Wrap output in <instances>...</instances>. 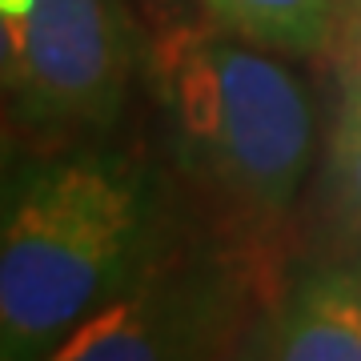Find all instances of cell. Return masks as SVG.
<instances>
[{
	"instance_id": "cell-8",
	"label": "cell",
	"mask_w": 361,
	"mask_h": 361,
	"mask_svg": "<svg viewBox=\"0 0 361 361\" xmlns=\"http://www.w3.org/2000/svg\"><path fill=\"white\" fill-rule=\"evenodd\" d=\"M337 73L345 104H361V0H345V13L337 25Z\"/></svg>"
},
{
	"instance_id": "cell-7",
	"label": "cell",
	"mask_w": 361,
	"mask_h": 361,
	"mask_svg": "<svg viewBox=\"0 0 361 361\" xmlns=\"http://www.w3.org/2000/svg\"><path fill=\"white\" fill-rule=\"evenodd\" d=\"M334 180L353 221H361V104H341L334 137Z\"/></svg>"
},
{
	"instance_id": "cell-1",
	"label": "cell",
	"mask_w": 361,
	"mask_h": 361,
	"mask_svg": "<svg viewBox=\"0 0 361 361\" xmlns=\"http://www.w3.org/2000/svg\"><path fill=\"white\" fill-rule=\"evenodd\" d=\"M161 193L141 157L97 141L20 161L0 201V361L65 337L157 265Z\"/></svg>"
},
{
	"instance_id": "cell-3",
	"label": "cell",
	"mask_w": 361,
	"mask_h": 361,
	"mask_svg": "<svg viewBox=\"0 0 361 361\" xmlns=\"http://www.w3.org/2000/svg\"><path fill=\"white\" fill-rule=\"evenodd\" d=\"M0 20L16 52V129L97 141L121 121L141 61L121 0H0Z\"/></svg>"
},
{
	"instance_id": "cell-10",
	"label": "cell",
	"mask_w": 361,
	"mask_h": 361,
	"mask_svg": "<svg viewBox=\"0 0 361 361\" xmlns=\"http://www.w3.org/2000/svg\"><path fill=\"white\" fill-rule=\"evenodd\" d=\"M13 89H16V52H13V37L0 20V104L8 109L13 101Z\"/></svg>"
},
{
	"instance_id": "cell-4",
	"label": "cell",
	"mask_w": 361,
	"mask_h": 361,
	"mask_svg": "<svg viewBox=\"0 0 361 361\" xmlns=\"http://www.w3.org/2000/svg\"><path fill=\"white\" fill-rule=\"evenodd\" d=\"M221 322V301L209 281L153 277L145 269L121 297L77 325L56 349V361H153L201 353Z\"/></svg>"
},
{
	"instance_id": "cell-6",
	"label": "cell",
	"mask_w": 361,
	"mask_h": 361,
	"mask_svg": "<svg viewBox=\"0 0 361 361\" xmlns=\"http://www.w3.org/2000/svg\"><path fill=\"white\" fill-rule=\"evenodd\" d=\"M209 25L281 56H313L334 44L345 0H201Z\"/></svg>"
},
{
	"instance_id": "cell-9",
	"label": "cell",
	"mask_w": 361,
	"mask_h": 361,
	"mask_svg": "<svg viewBox=\"0 0 361 361\" xmlns=\"http://www.w3.org/2000/svg\"><path fill=\"white\" fill-rule=\"evenodd\" d=\"M13 129H16V121L8 116V109L0 104V201H4V193H8V185H13V177H16V169L25 161V157L16 153Z\"/></svg>"
},
{
	"instance_id": "cell-5",
	"label": "cell",
	"mask_w": 361,
	"mask_h": 361,
	"mask_svg": "<svg viewBox=\"0 0 361 361\" xmlns=\"http://www.w3.org/2000/svg\"><path fill=\"white\" fill-rule=\"evenodd\" d=\"M257 353L281 361H361V265L305 273L273 313Z\"/></svg>"
},
{
	"instance_id": "cell-2",
	"label": "cell",
	"mask_w": 361,
	"mask_h": 361,
	"mask_svg": "<svg viewBox=\"0 0 361 361\" xmlns=\"http://www.w3.org/2000/svg\"><path fill=\"white\" fill-rule=\"evenodd\" d=\"M180 173L245 217H281L313 161V101L281 52L177 28L149 56Z\"/></svg>"
}]
</instances>
